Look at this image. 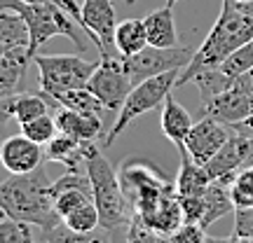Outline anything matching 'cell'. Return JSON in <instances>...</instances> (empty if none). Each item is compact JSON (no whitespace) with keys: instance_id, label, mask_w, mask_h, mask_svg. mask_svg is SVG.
Wrapping results in <instances>:
<instances>
[{"instance_id":"6da1fadb","label":"cell","mask_w":253,"mask_h":243,"mask_svg":"<svg viewBox=\"0 0 253 243\" xmlns=\"http://www.w3.org/2000/svg\"><path fill=\"white\" fill-rule=\"evenodd\" d=\"M253 40V0L251 2H237V0H223V7L216 24L211 26L204 42L197 47L192 61L183 68L178 75L176 87L188 84L195 80V75L207 68H218L227 56L237 52L239 47Z\"/></svg>"},{"instance_id":"7a4b0ae2","label":"cell","mask_w":253,"mask_h":243,"mask_svg":"<svg viewBox=\"0 0 253 243\" xmlns=\"http://www.w3.org/2000/svg\"><path fill=\"white\" fill-rule=\"evenodd\" d=\"M0 213L9 220L40 227V232L61 222L54 210L52 182L42 166L24 175H9L0 182Z\"/></svg>"},{"instance_id":"3957f363","label":"cell","mask_w":253,"mask_h":243,"mask_svg":"<svg viewBox=\"0 0 253 243\" xmlns=\"http://www.w3.org/2000/svg\"><path fill=\"white\" fill-rule=\"evenodd\" d=\"M84 171L91 180V199L99 210L101 227L108 232L125 227L134 215V208L125 197L118 171L101 152V147L94 145V140L84 145Z\"/></svg>"},{"instance_id":"277c9868","label":"cell","mask_w":253,"mask_h":243,"mask_svg":"<svg viewBox=\"0 0 253 243\" xmlns=\"http://www.w3.org/2000/svg\"><path fill=\"white\" fill-rule=\"evenodd\" d=\"M0 9H12L26 21L28 28V54L36 56L40 47L49 42L52 37H68L78 45L80 52L87 49L84 31L78 26V21L68 17L61 7H56L52 0L45 2H26V0H0Z\"/></svg>"},{"instance_id":"5b68a950","label":"cell","mask_w":253,"mask_h":243,"mask_svg":"<svg viewBox=\"0 0 253 243\" xmlns=\"http://www.w3.org/2000/svg\"><path fill=\"white\" fill-rule=\"evenodd\" d=\"M120 182L125 189L126 201L131 204L138 217H148L164 199L176 194V182L169 175H164L160 166L148 162L143 157H129L120 166Z\"/></svg>"},{"instance_id":"8992f818","label":"cell","mask_w":253,"mask_h":243,"mask_svg":"<svg viewBox=\"0 0 253 243\" xmlns=\"http://www.w3.org/2000/svg\"><path fill=\"white\" fill-rule=\"evenodd\" d=\"M178 75H181V70H169V72L155 75V77H148V80L134 84V89L126 96L125 105L118 110V117H115L113 126H110V131L103 138V150H108L110 145L115 143V138L122 131H126V126L131 124L134 119H138L145 112L164 105L167 96L171 94L176 82H178Z\"/></svg>"},{"instance_id":"52a82bcc","label":"cell","mask_w":253,"mask_h":243,"mask_svg":"<svg viewBox=\"0 0 253 243\" xmlns=\"http://www.w3.org/2000/svg\"><path fill=\"white\" fill-rule=\"evenodd\" d=\"M33 63L38 66V82L40 91L56 99L59 94L71 89L87 87L91 72L96 70V63L87 61L78 54H40L33 56Z\"/></svg>"},{"instance_id":"ba28073f","label":"cell","mask_w":253,"mask_h":243,"mask_svg":"<svg viewBox=\"0 0 253 243\" xmlns=\"http://www.w3.org/2000/svg\"><path fill=\"white\" fill-rule=\"evenodd\" d=\"M87 89L106 105V110L118 112L134 89V82L122 63V56L120 59L113 54L101 56V61L96 63V70L91 72L89 82H87Z\"/></svg>"},{"instance_id":"9c48e42d","label":"cell","mask_w":253,"mask_h":243,"mask_svg":"<svg viewBox=\"0 0 253 243\" xmlns=\"http://www.w3.org/2000/svg\"><path fill=\"white\" fill-rule=\"evenodd\" d=\"M195 52L188 47H153L148 45L145 49H141L134 56H122L126 72L134 84L155 77V75H162L169 70H183L190 61H192Z\"/></svg>"},{"instance_id":"30bf717a","label":"cell","mask_w":253,"mask_h":243,"mask_svg":"<svg viewBox=\"0 0 253 243\" xmlns=\"http://www.w3.org/2000/svg\"><path fill=\"white\" fill-rule=\"evenodd\" d=\"M118 14L113 0H82V21L84 33L96 45L101 56H110L115 49V28Z\"/></svg>"},{"instance_id":"8fae6325","label":"cell","mask_w":253,"mask_h":243,"mask_svg":"<svg viewBox=\"0 0 253 243\" xmlns=\"http://www.w3.org/2000/svg\"><path fill=\"white\" fill-rule=\"evenodd\" d=\"M230 134H232V131H230L225 124H220V122H216L213 117L204 115L197 124H192V129H190V134L183 145H185L188 154L195 162L202 164V166H207V164L216 157L218 150L227 143Z\"/></svg>"},{"instance_id":"7c38bea8","label":"cell","mask_w":253,"mask_h":243,"mask_svg":"<svg viewBox=\"0 0 253 243\" xmlns=\"http://www.w3.org/2000/svg\"><path fill=\"white\" fill-rule=\"evenodd\" d=\"M45 162V150L42 145L31 140L28 136H9L0 143V164L9 175H24L40 169Z\"/></svg>"},{"instance_id":"4fadbf2b","label":"cell","mask_w":253,"mask_h":243,"mask_svg":"<svg viewBox=\"0 0 253 243\" xmlns=\"http://www.w3.org/2000/svg\"><path fill=\"white\" fill-rule=\"evenodd\" d=\"M249 152H251V138L232 131L227 143L216 152V157L204 166L211 180H220L225 185H232L235 182V175L242 169H244L246 159H249Z\"/></svg>"},{"instance_id":"5bb4252c","label":"cell","mask_w":253,"mask_h":243,"mask_svg":"<svg viewBox=\"0 0 253 243\" xmlns=\"http://www.w3.org/2000/svg\"><path fill=\"white\" fill-rule=\"evenodd\" d=\"M204 115L213 117L216 122L225 126L239 124V122H244L246 117L253 115V96L235 82L227 91L218 94L216 99L204 103Z\"/></svg>"},{"instance_id":"9a60e30c","label":"cell","mask_w":253,"mask_h":243,"mask_svg":"<svg viewBox=\"0 0 253 243\" xmlns=\"http://www.w3.org/2000/svg\"><path fill=\"white\" fill-rule=\"evenodd\" d=\"M31 61L33 56L28 54V47H14L5 52V56L0 59V101L19 94V87L24 82Z\"/></svg>"},{"instance_id":"2e32d148","label":"cell","mask_w":253,"mask_h":243,"mask_svg":"<svg viewBox=\"0 0 253 243\" xmlns=\"http://www.w3.org/2000/svg\"><path fill=\"white\" fill-rule=\"evenodd\" d=\"M54 117L59 131L78 138L80 143H91L103 134V117H96V115H82L75 110L59 108Z\"/></svg>"},{"instance_id":"e0dca14e","label":"cell","mask_w":253,"mask_h":243,"mask_svg":"<svg viewBox=\"0 0 253 243\" xmlns=\"http://www.w3.org/2000/svg\"><path fill=\"white\" fill-rule=\"evenodd\" d=\"M178 154H181V169H178V175H176V194L178 197H197V194H204L207 187L211 185V178H209L207 169L190 157L185 145H178Z\"/></svg>"},{"instance_id":"ac0fdd59","label":"cell","mask_w":253,"mask_h":243,"mask_svg":"<svg viewBox=\"0 0 253 243\" xmlns=\"http://www.w3.org/2000/svg\"><path fill=\"white\" fill-rule=\"evenodd\" d=\"M84 145L87 143H80L78 138L59 131L45 145V159L47 162L61 164L68 171H82L84 169Z\"/></svg>"},{"instance_id":"d6986e66","label":"cell","mask_w":253,"mask_h":243,"mask_svg":"<svg viewBox=\"0 0 253 243\" xmlns=\"http://www.w3.org/2000/svg\"><path fill=\"white\" fill-rule=\"evenodd\" d=\"M145 33H148V45L153 47H178V31H176V19H173V7H164L150 12L143 19Z\"/></svg>"},{"instance_id":"ffe728a7","label":"cell","mask_w":253,"mask_h":243,"mask_svg":"<svg viewBox=\"0 0 253 243\" xmlns=\"http://www.w3.org/2000/svg\"><path fill=\"white\" fill-rule=\"evenodd\" d=\"M160 126H162V134L171 140L176 147L185 143L190 129H192V117H190L188 108H183L178 101L173 99L171 94L167 96L162 105V117H160Z\"/></svg>"},{"instance_id":"44dd1931","label":"cell","mask_w":253,"mask_h":243,"mask_svg":"<svg viewBox=\"0 0 253 243\" xmlns=\"http://www.w3.org/2000/svg\"><path fill=\"white\" fill-rule=\"evenodd\" d=\"M235 213V204H232V194H230V185L220 180H211V185L204 192V215L199 225L209 229V225H213L216 220Z\"/></svg>"},{"instance_id":"7402d4cb","label":"cell","mask_w":253,"mask_h":243,"mask_svg":"<svg viewBox=\"0 0 253 243\" xmlns=\"http://www.w3.org/2000/svg\"><path fill=\"white\" fill-rule=\"evenodd\" d=\"M148 47L143 19H126L115 28V49L120 56H134Z\"/></svg>"},{"instance_id":"603a6c76","label":"cell","mask_w":253,"mask_h":243,"mask_svg":"<svg viewBox=\"0 0 253 243\" xmlns=\"http://www.w3.org/2000/svg\"><path fill=\"white\" fill-rule=\"evenodd\" d=\"M54 105L56 101L52 96H47L45 91H19L14 96V119L19 124H24V122L40 117V115H47L49 108H54Z\"/></svg>"},{"instance_id":"cb8c5ba5","label":"cell","mask_w":253,"mask_h":243,"mask_svg":"<svg viewBox=\"0 0 253 243\" xmlns=\"http://www.w3.org/2000/svg\"><path fill=\"white\" fill-rule=\"evenodd\" d=\"M42 243H113V232L108 229H94L87 234L73 232L71 227L63 225V220L52 229H42Z\"/></svg>"},{"instance_id":"d4e9b609","label":"cell","mask_w":253,"mask_h":243,"mask_svg":"<svg viewBox=\"0 0 253 243\" xmlns=\"http://www.w3.org/2000/svg\"><path fill=\"white\" fill-rule=\"evenodd\" d=\"M54 101H56L59 108L75 110V112H82V115H96V117H103V112H106V105H103V103H101L87 87L63 91V94H59Z\"/></svg>"},{"instance_id":"484cf974","label":"cell","mask_w":253,"mask_h":243,"mask_svg":"<svg viewBox=\"0 0 253 243\" xmlns=\"http://www.w3.org/2000/svg\"><path fill=\"white\" fill-rule=\"evenodd\" d=\"M0 42L14 49V47H28V28L26 21L12 9H0Z\"/></svg>"},{"instance_id":"4316f807","label":"cell","mask_w":253,"mask_h":243,"mask_svg":"<svg viewBox=\"0 0 253 243\" xmlns=\"http://www.w3.org/2000/svg\"><path fill=\"white\" fill-rule=\"evenodd\" d=\"M192 82L197 84V89H199V94H202V101H204V103H209L211 99H216L218 94L227 91L232 84H235V80L227 77L220 68H207V70L197 72Z\"/></svg>"},{"instance_id":"83f0119b","label":"cell","mask_w":253,"mask_h":243,"mask_svg":"<svg viewBox=\"0 0 253 243\" xmlns=\"http://www.w3.org/2000/svg\"><path fill=\"white\" fill-rule=\"evenodd\" d=\"M63 225L71 227L73 232H80V234H87V232H94L101 227V217L99 210H96V204L94 201H87L82 204L80 208H75L73 213L63 217Z\"/></svg>"},{"instance_id":"f1b7e54d","label":"cell","mask_w":253,"mask_h":243,"mask_svg":"<svg viewBox=\"0 0 253 243\" xmlns=\"http://www.w3.org/2000/svg\"><path fill=\"white\" fill-rule=\"evenodd\" d=\"M21 126V134L28 136L31 140H36L38 145H47L56 134H59V126H56V117H52L49 112L47 115H40V117L31 119V122H24Z\"/></svg>"},{"instance_id":"f546056e","label":"cell","mask_w":253,"mask_h":243,"mask_svg":"<svg viewBox=\"0 0 253 243\" xmlns=\"http://www.w3.org/2000/svg\"><path fill=\"white\" fill-rule=\"evenodd\" d=\"M218 68L225 72L227 77H232V80H237L239 75L251 72L253 70V40L251 42H246L244 47H239L237 52H232V54L227 56Z\"/></svg>"},{"instance_id":"4dcf8cb0","label":"cell","mask_w":253,"mask_h":243,"mask_svg":"<svg viewBox=\"0 0 253 243\" xmlns=\"http://www.w3.org/2000/svg\"><path fill=\"white\" fill-rule=\"evenodd\" d=\"M232 204L237 208H251L253 206V166H244L235 175V182L230 185Z\"/></svg>"},{"instance_id":"1f68e13d","label":"cell","mask_w":253,"mask_h":243,"mask_svg":"<svg viewBox=\"0 0 253 243\" xmlns=\"http://www.w3.org/2000/svg\"><path fill=\"white\" fill-rule=\"evenodd\" d=\"M0 243H36L31 225L19 220H0Z\"/></svg>"},{"instance_id":"d6a6232c","label":"cell","mask_w":253,"mask_h":243,"mask_svg":"<svg viewBox=\"0 0 253 243\" xmlns=\"http://www.w3.org/2000/svg\"><path fill=\"white\" fill-rule=\"evenodd\" d=\"M157 236L160 234L145 222L143 217L136 215V213L125 225V241L126 243H157Z\"/></svg>"},{"instance_id":"836d02e7","label":"cell","mask_w":253,"mask_h":243,"mask_svg":"<svg viewBox=\"0 0 253 243\" xmlns=\"http://www.w3.org/2000/svg\"><path fill=\"white\" fill-rule=\"evenodd\" d=\"M87 201H94L91 194L82 192V189H68V192H61V194L54 197V210H56V215L63 220L68 213H73L75 208H80Z\"/></svg>"},{"instance_id":"e575fe53","label":"cell","mask_w":253,"mask_h":243,"mask_svg":"<svg viewBox=\"0 0 253 243\" xmlns=\"http://www.w3.org/2000/svg\"><path fill=\"white\" fill-rule=\"evenodd\" d=\"M207 239H209L207 229L199 222H183L171 234L173 243H207Z\"/></svg>"},{"instance_id":"d590c367","label":"cell","mask_w":253,"mask_h":243,"mask_svg":"<svg viewBox=\"0 0 253 243\" xmlns=\"http://www.w3.org/2000/svg\"><path fill=\"white\" fill-rule=\"evenodd\" d=\"M178 199H181L185 222H202V215H204V194H197V197H178Z\"/></svg>"},{"instance_id":"8d00e7d4","label":"cell","mask_w":253,"mask_h":243,"mask_svg":"<svg viewBox=\"0 0 253 243\" xmlns=\"http://www.w3.org/2000/svg\"><path fill=\"white\" fill-rule=\"evenodd\" d=\"M232 236H249V239H253V206L251 208H237L235 210Z\"/></svg>"},{"instance_id":"74e56055","label":"cell","mask_w":253,"mask_h":243,"mask_svg":"<svg viewBox=\"0 0 253 243\" xmlns=\"http://www.w3.org/2000/svg\"><path fill=\"white\" fill-rule=\"evenodd\" d=\"M56 7H61L68 17H73L75 21H78V26L84 31V21H82V5H78V0H52ZM87 35V33H84Z\"/></svg>"},{"instance_id":"f35d334b","label":"cell","mask_w":253,"mask_h":243,"mask_svg":"<svg viewBox=\"0 0 253 243\" xmlns=\"http://www.w3.org/2000/svg\"><path fill=\"white\" fill-rule=\"evenodd\" d=\"M12 119H14V96L0 101V136H2V131L7 129Z\"/></svg>"},{"instance_id":"ab89813d","label":"cell","mask_w":253,"mask_h":243,"mask_svg":"<svg viewBox=\"0 0 253 243\" xmlns=\"http://www.w3.org/2000/svg\"><path fill=\"white\" fill-rule=\"evenodd\" d=\"M230 131H237V134H242L246 136V138H253V115L251 117H246L244 122H239V124H232V126H227Z\"/></svg>"},{"instance_id":"60d3db41","label":"cell","mask_w":253,"mask_h":243,"mask_svg":"<svg viewBox=\"0 0 253 243\" xmlns=\"http://www.w3.org/2000/svg\"><path fill=\"white\" fill-rule=\"evenodd\" d=\"M223 243H253V239H249V236H227V239H223Z\"/></svg>"},{"instance_id":"b9f144b4","label":"cell","mask_w":253,"mask_h":243,"mask_svg":"<svg viewBox=\"0 0 253 243\" xmlns=\"http://www.w3.org/2000/svg\"><path fill=\"white\" fill-rule=\"evenodd\" d=\"M113 243H126V241H125V227H120V229H113Z\"/></svg>"},{"instance_id":"7bdbcfd3","label":"cell","mask_w":253,"mask_h":243,"mask_svg":"<svg viewBox=\"0 0 253 243\" xmlns=\"http://www.w3.org/2000/svg\"><path fill=\"white\" fill-rule=\"evenodd\" d=\"M157 243H173V241H171V236H164V234H160V236H157Z\"/></svg>"},{"instance_id":"ee69618b","label":"cell","mask_w":253,"mask_h":243,"mask_svg":"<svg viewBox=\"0 0 253 243\" xmlns=\"http://www.w3.org/2000/svg\"><path fill=\"white\" fill-rule=\"evenodd\" d=\"M244 166H253V138H251V152H249V159H246Z\"/></svg>"},{"instance_id":"f6af8a7d","label":"cell","mask_w":253,"mask_h":243,"mask_svg":"<svg viewBox=\"0 0 253 243\" xmlns=\"http://www.w3.org/2000/svg\"><path fill=\"white\" fill-rule=\"evenodd\" d=\"M207 243H223V239H213V236H209Z\"/></svg>"},{"instance_id":"bcb514c9","label":"cell","mask_w":253,"mask_h":243,"mask_svg":"<svg viewBox=\"0 0 253 243\" xmlns=\"http://www.w3.org/2000/svg\"><path fill=\"white\" fill-rule=\"evenodd\" d=\"M176 2H178V0H167V5H171V7L176 5Z\"/></svg>"},{"instance_id":"7dc6e473","label":"cell","mask_w":253,"mask_h":243,"mask_svg":"<svg viewBox=\"0 0 253 243\" xmlns=\"http://www.w3.org/2000/svg\"><path fill=\"white\" fill-rule=\"evenodd\" d=\"M125 2H126V5H134V2H136V0H125Z\"/></svg>"},{"instance_id":"c3c4849f","label":"cell","mask_w":253,"mask_h":243,"mask_svg":"<svg viewBox=\"0 0 253 243\" xmlns=\"http://www.w3.org/2000/svg\"><path fill=\"white\" fill-rule=\"evenodd\" d=\"M26 2H45V0H26Z\"/></svg>"}]
</instances>
